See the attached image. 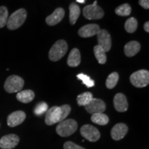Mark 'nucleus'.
<instances>
[{
  "instance_id": "f257e3e1",
  "label": "nucleus",
  "mask_w": 149,
  "mask_h": 149,
  "mask_svg": "<svg viewBox=\"0 0 149 149\" xmlns=\"http://www.w3.org/2000/svg\"><path fill=\"white\" fill-rule=\"evenodd\" d=\"M71 108L68 104L61 107H53L48 109L45 117V123L48 126L61 122L70 114Z\"/></svg>"
},
{
  "instance_id": "f03ea898",
  "label": "nucleus",
  "mask_w": 149,
  "mask_h": 149,
  "mask_svg": "<svg viewBox=\"0 0 149 149\" xmlns=\"http://www.w3.org/2000/svg\"><path fill=\"white\" fill-rule=\"evenodd\" d=\"M27 17V12L25 9L20 8L14 12L7 20V28L9 30H16L23 25Z\"/></svg>"
},
{
  "instance_id": "7ed1b4c3",
  "label": "nucleus",
  "mask_w": 149,
  "mask_h": 149,
  "mask_svg": "<svg viewBox=\"0 0 149 149\" xmlns=\"http://www.w3.org/2000/svg\"><path fill=\"white\" fill-rule=\"evenodd\" d=\"M68 51V44L66 41L60 40L57 41L50 49L48 57L53 61H57L62 58Z\"/></svg>"
},
{
  "instance_id": "20e7f679",
  "label": "nucleus",
  "mask_w": 149,
  "mask_h": 149,
  "mask_svg": "<svg viewBox=\"0 0 149 149\" xmlns=\"http://www.w3.org/2000/svg\"><path fill=\"white\" fill-rule=\"evenodd\" d=\"M78 124L75 120L72 119L64 120L59 122L56 128L57 133L61 137H68L73 134L77 129Z\"/></svg>"
},
{
  "instance_id": "39448f33",
  "label": "nucleus",
  "mask_w": 149,
  "mask_h": 149,
  "mask_svg": "<svg viewBox=\"0 0 149 149\" xmlns=\"http://www.w3.org/2000/svg\"><path fill=\"white\" fill-rule=\"evenodd\" d=\"M130 83L137 88H144L149 84V72L146 70H139L130 77Z\"/></svg>"
},
{
  "instance_id": "423d86ee",
  "label": "nucleus",
  "mask_w": 149,
  "mask_h": 149,
  "mask_svg": "<svg viewBox=\"0 0 149 149\" xmlns=\"http://www.w3.org/2000/svg\"><path fill=\"white\" fill-rule=\"evenodd\" d=\"M24 81L17 75H10L7 78L4 84V89L7 93H13L19 92L23 88Z\"/></svg>"
},
{
  "instance_id": "0eeeda50",
  "label": "nucleus",
  "mask_w": 149,
  "mask_h": 149,
  "mask_svg": "<svg viewBox=\"0 0 149 149\" xmlns=\"http://www.w3.org/2000/svg\"><path fill=\"white\" fill-rule=\"evenodd\" d=\"M97 1H95L93 4L88 5L84 8V16L87 19H100L104 15V10L100 6H97Z\"/></svg>"
},
{
  "instance_id": "6e6552de",
  "label": "nucleus",
  "mask_w": 149,
  "mask_h": 149,
  "mask_svg": "<svg viewBox=\"0 0 149 149\" xmlns=\"http://www.w3.org/2000/svg\"><path fill=\"white\" fill-rule=\"evenodd\" d=\"M80 133L86 139L92 142L97 141L100 138V133L97 128L90 124H86L81 126Z\"/></svg>"
},
{
  "instance_id": "1a4fd4ad",
  "label": "nucleus",
  "mask_w": 149,
  "mask_h": 149,
  "mask_svg": "<svg viewBox=\"0 0 149 149\" xmlns=\"http://www.w3.org/2000/svg\"><path fill=\"white\" fill-rule=\"evenodd\" d=\"M85 109L91 114L104 113L106 110V104L100 99L93 98L88 105L85 106Z\"/></svg>"
},
{
  "instance_id": "9d476101",
  "label": "nucleus",
  "mask_w": 149,
  "mask_h": 149,
  "mask_svg": "<svg viewBox=\"0 0 149 149\" xmlns=\"http://www.w3.org/2000/svg\"><path fill=\"white\" fill-rule=\"evenodd\" d=\"M98 40V45L103 48L106 52L109 51L111 48L112 41L109 33L106 30L102 29L97 34Z\"/></svg>"
},
{
  "instance_id": "9b49d317",
  "label": "nucleus",
  "mask_w": 149,
  "mask_h": 149,
  "mask_svg": "<svg viewBox=\"0 0 149 149\" xmlns=\"http://www.w3.org/2000/svg\"><path fill=\"white\" fill-rule=\"evenodd\" d=\"M19 137L15 134L6 135L0 139V148L1 149H12L17 146Z\"/></svg>"
},
{
  "instance_id": "f8f14e48",
  "label": "nucleus",
  "mask_w": 149,
  "mask_h": 149,
  "mask_svg": "<svg viewBox=\"0 0 149 149\" xmlns=\"http://www.w3.org/2000/svg\"><path fill=\"white\" fill-rule=\"evenodd\" d=\"M26 119V113L22 111H15L8 115L7 118V124L10 127L15 126L21 124Z\"/></svg>"
},
{
  "instance_id": "ddd939ff",
  "label": "nucleus",
  "mask_w": 149,
  "mask_h": 149,
  "mask_svg": "<svg viewBox=\"0 0 149 149\" xmlns=\"http://www.w3.org/2000/svg\"><path fill=\"white\" fill-rule=\"evenodd\" d=\"M128 128L126 124L119 123L113 126L111 130V137L114 140L118 141L124 138L127 134Z\"/></svg>"
},
{
  "instance_id": "4468645a",
  "label": "nucleus",
  "mask_w": 149,
  "mask_h": 149,
  "mask_svg": "<svg viewBox=\"0 0 149 149\" xmlns=\"http://www.w3.org/2000/svg\"><path fill=\"white\" fill-rule=\"evenodd\" d=\"M100 28L99 25L95 24H87L82 26L78 31V34L80 37H91L96 35L100 31Z\"/></svg>"
},
{
  "instance_id": "2eb2a0df",
  "label": "nucleus",
  "mask_w": 149,
  "mask_h": 149,
  "mask_svg": "<svg viewBox=\"0 0 149 149\" xmlns=\"http://www.w3.org/2000/svg\"><path fill=\"white\" fill-rule=\"evenodd\" d=\"M113 104L117 111L123 113L127 111L128 107L127 99L122 93H117L115 95L113 100Z\"/></svg>"
},
{
  "instance_id": "dca6fc26",
  "label": "nucleus",
  "mask_w": 149,
  "mask_h": 149,
  "mask_svg": "<svg viewBox=\"0 0 149 149\" xmlns=\"http://www.w3.org/2000/svg\"><path fill=\"white\" fill-rule=\"evenodd\" d=\"M64 15V10L62 8H56L53 13L46 18V24L49 26H55L63 19Z\"/></svg>"
},
{
  "instance_id": "f3484780",
  "label": "nucleus",
  "mask_w": 149,
  "mask_h": 149,
  "mask_svg": "<svg viewBox=\"0 0 149 149\" xmlns=\"http://www.w3.org/2000/svg\"><path fill=\"white\" fill-rule=\"evenodd\" d=\"M141 46L139 42L136 41H131L128 42L124 46V53L127 57H133L138 53L140 51Z\"/></svg>"
},
{
  "instance_id": "a211bd4d",
  "label": "nucleus",
  "mask_w": 149,
  "mask_h": 149,
  "mask_svg": "<svg viewBox=\"0 0 149 149\" xmlns=\"http://www.w3.org/2000/svg\"><path fill=\"white\" fill-rule=\"evenodd\" d=\"M81 63V54L79 49L73 48L70 51L67 60V64L70 67L78 66Z\"/></svg>"
},
{
  "instance_id": "6ab92c4d",
  "label": "nucleus",
  "mask_w": 149,
  "mask_h": 149,
  "mask_svg": "<svg viewBox=\"0 0 149 149\" xmlns=\"http://www.w3.org/2000/svg\"><path fill=\"white\" fill-rule=\"evenodd\" d=\"M18 101L22 103L27 104L33 101L35 98V93L31 90H24L18 92L16 96Z\"/></svg>"
},
{
  "instance_id": "aec40b11",
  "label": "nucleus",
  "mask_w": 149,
  "mask_h": 149,
  "mask_svg": "<svg viewBox=\"0 0 149 149\" xmlns=\"http://www.w3.org/2000/svg\"><path fill=\"white\" fill-rule=\"evenodd\" d=\"M69 20L70 24L74 25L80 15V8L76 3H72L69 6Z\"/></svg>"
},
{
  "instance_id": "412c9836",
  "label": "nucleus",
  "mask_w": 149,
  "mask_h": 149,
  "mask_svg": "<svg viewBox=\"0 0 149 149\" xmlns=\"http://www.w3.org/2000/svg\"><path fill=\"white\" fill-rule=\"evenodd\" d=\"M91 121L95 124L98 125H107L109 122V118L107 115L104 114L103 113H95L91 116Z\"/></svg>"
},
{
  "instance_id": "4be33fe9",
  "label": "nucleus",
  "mask_w": 149,
  "mask_h": 149,
  "mask_svg": "<svg viewBox=\"0 0 149 149\" xmlns=\"http://www.w3.org/2000/svg\"><path fill=\"white\" fill-rule=\"evenodd\" d=\"M94 54L95 56L96 59H97L98 62L100 64H104L107 62V52L102 48L101 46L97 45L94 47Z\"/></svg>"
},
{
  "instance_id": "5701e85b",
  "label": "nucleus",
  "mask_w": 149,
  "mask_h": 149,
  "mask_svg": "<svg viewBox=\"0 0 149 149\" xmlns=\"http://www.w3.org/2000/svg\"><path fill=\"white\" fill-rule=\"evenodd\" d=\"M93 99V94L90 92H85L79 95L77 97V102L79 106H85L88 105Z\"/></svg>"
},
{
  "instance_id": "b1692460",
  "label": "nucleus",
  "mask_w": 149,
  "mask_h": 149,
  "mask_svg": "<svg viewBox=\"0 0 149 149\" xmlns=\"http://www.w3.org/2000/svg\"><path fill=\"white\" fill-rule=\"evenodd\" d=\"M119 81V74L117 72H113L111 73L108 77L107 81H106V86L108 88L112 89L115 88Z\"/></svg>"
},
{
  "instance_id": "393cba45",
  "label": "nucleus",
  "mask_w": 149,
  "mask_h": 149,
  "mask_svg": "<svg viewBox=\"0 0 149 149\" xmlns=\"http://www.w3.org/2000/svg\"><path fill=\"white\" fill-rule=\"evenodd\" d=\"M131 13V7L128 3H124L115 9V13L119 16H128Z\"/></svg>"
},
{
  "instance_id": "a878e982",
  "label": "nucleus",
  "mask_w": 149,
  "mask_h": 149,
  "mask_svg": "<svg viewBox=\"0 0 149 149\" xmlns=\"http://www.w3.org/2000/svg\"><path fill=\"white\" fill-rule=\"evenodd\" d=\"M125 30L128 33H133L137 30V21L135 18L130 17L126 20L125 25H124Z\"/></svg>"
},
{
  "instance_id": "bb28decb",
  "label": "nucleus",
  "mask_w": 149,
  "mask_h": 149,
  "mask_svg": "<svg viewBox=\"0 0 149 149\" xmlns=\"http://www.w3.org/2000/svg\"><path fill=\"white\" fill-rule=\"evenodd\" d=\"M8 17V11L6 7L0 6V29L6 25Z\"/></svg>"
},
{
  "instance_id": "cd10ccee",
  "label": "nucleus",
  "mask_w": 149,
  "mask_h": 149,
  "mask_svg": "<svg viewBox=\"0 0 149 149\" xmlns=\"http://www.w3.org/2000/svg\"><path fill=\"white\" fill-rule=\"evenodd\" d=\"M77 77L79 79L81 80L84 84L88 88H91V87H93L95 86L94 80H93L90 77L86 75V74L83 73L78 74L77 75Z\"/></svg>"
},
{
  "instance_id": "c85d7f7f",
  "label": "nucleus",
  "mask_w": 149,
  "mask_h": 149,
  "mask_svg": "<svg viewBox=\"0 0 149 149\" xmlns=\"http://www.w3.org/2000/svg\"><path fill=\"white\" fill-rule=\"evenodd\" d=\"M48 107L47 104L45 103V102H40L35 107L34 113L37 115H41L44 114V113H46L48 111Z\"/></svg>"
},
{
  "instance_id": "c756f323",
  "label": "nucleus",
  "mask_w": 149,
  "mask_h": 149,
  "mask_svg": "<svg viewBox=\"0 0 149 149\" xmlns=\"http://www.w3.org/2000/svg\"><path fill=\"white\" fill-rule=\"evenodd\" d=\"M64 149H86L79 145L74 144L72 141H66L64 144Z\"/></svg>"
},
{
  "instance_id": "7c9ffc66",
  "label": "nucleus",
  "mask_w": 149,
  "mask_h": 149,
  "mask_svg": "<svg viewBox=\"0 0 149 149\" xmlns=\"http://www.w3.org/2000/svg\"><path fill=\"white\" fill-rule=\"evenodd\" d=\"M139 4L144 9L149 8V0H139Z\"/></svg>"
},
{
  "instance_id": "2f4dec72",
  "label": "nucleus",
  "mask_w": 149,
  "mask_h": 149,
  "mask_svg": "<svg viewBox=\"0 0 149 149\" xmlns=\"http://www.w3.org/2000/svg\"><path fill=\"white\" fill-rule=\"evenodd\" d=\"M144 31H146V33H149V22H146V23L144 24Z\"/></svg>"
},
{
  "instance_id": "473e14b6",
  "label": "nucleus",
  "mask_w": 149,
  "mask_h": 149,
  "mask_svg": "<svg viewBox=\"0 0 149 149\" xmlns=\"http://www.w3.org/2000/svg\"><path fill=\"white\" fill-rule=\"evenodd\" d=\"M76 1L80 3H84L85 2V0H76Z\"/></svg>"
}]
</instances>
